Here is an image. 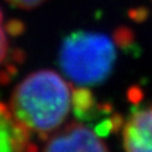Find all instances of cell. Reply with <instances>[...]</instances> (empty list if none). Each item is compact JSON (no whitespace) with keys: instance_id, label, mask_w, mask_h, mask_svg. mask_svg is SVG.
<instances>
[{"instance_id":"obj_1","label":"cell","mask_w":152,"mask_h":152,"mask_svg":"<svg viewBox=\"0 0 152 152\" xmlns=\"http://www.w3.org/2000/svg\"><path fill=\"white\" fill-rule=\"evenodd\" d=\"M72 86L52 70H38L13 90L9 108L29 136L48 138L64 126L72 109Z\"/></svg>"},{"instance_id":"obj_2","label":"cell","mask_w":152,"mask_h":152,"mask_svg":"<svg viewBox=\"0 0 152 152\" xmlns=\"http://www.w3.org/2000/svg\"><path fill=\"white\" fill-rule=\"evenodd\" d=\"M129 29L114 34L96 31H76L61 43L58 62L64 75L80 88L96 86L107 81L118 62L122 48H132Z\"/></svg>"},{"instance_id":"obj_3","label":"cell","mask_w":152,"mask_h":152,"mask_svg":"<svg viewBox=\"0 0 152 152\" xmlns=\"http://www.w3.org/2000/svg\"><path fill=\"white\" fill-rule=\"evenodd\" d=\"M43 152H109L100 134L81 122H71L48 137Z\"/></svg>"},{"instance_id":"obj_4","label":"cell","mask_w":152,"mask_h":152,"mask_svg":"<svg viewBox=\"0 0 152 152\" xmlns=\"http://www.w3.org/2000/svg\"><path fill=\"white\" fill-rule=\"evenodd\" d=\"M126 152H152V103L133 108L122 126Z\"/></svg>"},{"instance_id":"obj_5","label":"cell","mask_w":152,"mask_h":152,"mask_svg":"<svg viewBox=\"0 0 152 152\" xmlns=\"http://www.w3.org/2000/svg\"><path fill=\"white\" fill-rule=\"evenodd\" d=\"M31 142V136L15 121L9 105L0 100V152H23Z\"/></svg>"},{"instance_id":"obj_6","label":"cell","mask_w":152,"mask_h":152,"mask_svg":"<svg viewBox=\"0 0 152 152\" xmlns=\"http://www.w3.org/2000/svg\"><path fill=\"white\" fill-rule=\"evenodd\" d=\"M9 60H10V31H8L4 14L0 10V69Z\"/></svg>"},{"instance_id":"obj_7","label":"cell","mask_w":152,"mask_h":152,"mask_svg":"<svg viewBox=\"0 0 152 152\" xmlns=\"http://www.w3.org/2000/svg\"><path fill=\"white\" fill-rule=\"evenodd\" d=\"M5 1L14 8L23 9V10H32V9L41 7L47 0H5Z\"/></svg>"}]
</instances>
